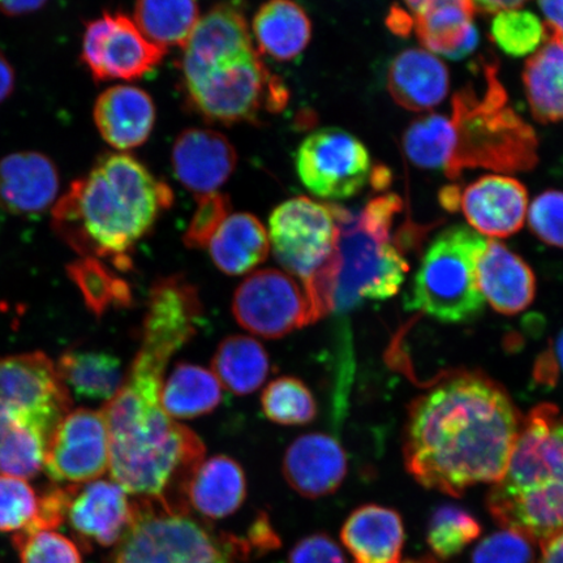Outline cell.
<instances>
[{
    "label": "cell",
    "instance_id": "6da1fadb",
    "mask_svg": "<svg viewBox=\"0 0 563 563\" xmlns=\"http://www.w3.org/2000/svg\"><path fill=\"white\" fill-rule=\"evenodd\" d=\"M522 419L495 379L449 373L408 407L406 468L422 487L453 497L495 484L508 468Z\"/></svg>",
    "mask_w": 563,
    "mask_h": 563
},
{
    "label": "cell",
    "instance_id": "7a4b0ae2",
    "mask_svg": "<svg viewBox=\"0 0 563 563\" xmlns=\"http://www.w3.org/2000/svg\"><path fill=\"white\" fill-rule=\"evenodd\" d=\"M164 375L133 362L121 389L106 404L109 471L130 496L167 511L188 512V484L206 456V445L162 408Z\"/></svg>",
    "mask_w": 563,
    "mask_h": 563
},
{
    "label": "cell",
    "instance_id": "3957f363",
    "mask_svg": "<svg viewBox=\"0 0 563 563\" xmlns=\"http://www.w3.org/2000/svg\"><path fill=\"white\" fill-rule=\"evenodd\" d=\"M174 202L172 188L129 154H108L55 203L54 229L84 257L130 271L131 253Z\"/></svg>",
    "mask_w": 563,
    "mask_h": 563
},
{
    "label": "cell",
    "instance_id": "277c9868",
    "mask_svg": "<svg viewBox=\"0 0 563 563\" xmlns=\"http://www.w3.org/2000/svg\"><path fill=\"white\" fill-rule=\"evenodd\" d=\"M338 223L334 262L309 290L320 319L350 311L362 300H385L404 285L405 251L393 236L404 209L396 194L375 197L362 210L333 206Z\"/></svg>",
    "mask_w": 563,
    "mask_h": 563
},
{
    "label": "cell",
    "instance_id": "5b68a950",
    "mask_svg": "<svg viewBox=\"0 0 563 563\" xmlns=\"http://www.w3.org/2000/svg\"><path fill=\"white\" fill-rule=\"evenodd\" d=\"M493 519L533 543L563 531V413L551 404L522 419L508 468L487 496Z\"/></svg>",
    "mask_w": 563,
    "mask_h": 563
},
{
    "label": "cell",
    "instance_id": "8992f818",
    "mask_svg": "<svg viewBox=\"0 0 563 563\" xmlns=\"http://www.w3.org/2000/svg\"><path fill=\"white\" fill-rule=\"evenodd\" d=\"M478 74L453 97V153L443 173L455 180L470 168L531 172L539 162L537 132L510 104L497 63L483 59Z\"/></svg>",
    "mask_w": 563,
    "mask_h": 563
},
{
    "label": "cell",
    "instance_id": "52a82bcc",
    "mask_svg": "<svg viewBox=\"0 0 563 563\" xmlns=\"http://www.w3.org/2000/svg\"><path fill=\"white\" fill-rule=\"evenodd\" d=\"M251 551L249 540L135 498L131 523L106 563H241Z\"/></svg>",
    "mask_w": 563,
    "mask_h": 563
},
{
    "label": "cell",
    "instance_id": "ba28073f",
    "mask_svg": "<svg viewBox=\"0 0 563 563\" xmlns=\"http://www.w3.org/2000/svg\"><path fill=\"white\" fill-rule=\"evenodd\" d=\"M487 241L467 227L440 232L428 245L410 294L407 311H417L443 323L474 320L484 311L485 300L477 285V263Z\"/></svg>",
    "mask_w": 563,
    "mask_h": 563
},
{
    "label": "cell",
    "instance_id": "9c48e42d",
    "mask_svg": "<svg viewBox=\"0 0 563 563\" xmlns=\"http://www.w3.org/2000/svg\"><path fill=\"white\" fill-rule=\"evenodd\" d=\"M181 74L189 106L208 122L258 123L265 115L279 114L290 97L256 47Z\"/></svg>",
    "mask_w": 563,
    "mask_h": 563
},
{
    "label": "cell",
    "instance_id": "30bf717a",
    "mask_svg": "<svg viewBox=\"0 0 563 563\" xmlns=\"http://www.w3.org/2000/svg\"><path fill=\"white\" fill-rule=\"evenodd\" d=\"M70 405L56 365L42 352L0 358V432L34 428L53 434Z\"/></svg>",
    "mask_w": 563,
    "mask_h": 563
},
{
    "label": "cell",
    "instance_id": "8fae6325",
    "mask_svg": "<svg viewBox=\"0 0 563 563\" xmlns=\"http://www.w3.org/2000/svg\"><path fill=\"white\" fill-rule=\"evenodd\" d=\"M267 235L278 263L307 288L333 263L338 241L334 208L295 197L273 210Z\"/></svg>",
    "mask_w": 563,
    "mask_h": 563
},
{
    "label": "cell",
    "instance_id": "7c38bea8",
    "mask_svg": "<svg viewBox=\"0 0 563 563\" xmlns=\"http://www.w3.org/2000/svg\"><path fill=\"white\" fill-rule=\"evenodd\" d=\"M232 314L246 332L276 340L319 321L305 284L290 273L263 269L236 288Z\"/></svg>",
    "mask_w": 563,
    "mask_h": 563
},
{
    "label": "cell",
    "instance_id": "4fadbf2b",
    "mask_svg": "<svg viewBox=\"0 0 563 563\" xmlns=\"http://www.w3.org/2000/svg\"><path fill=\"white\" fill-rule=\"evenodd\" d=\"M295 166L302 186L322 200H346L362 191L372 175L371 156L361 140L340 129H321L299 146Z\"/></svg>",
    "mask_w": 563,
    "mask_h": 563
},
{
    "label": "cell",
    "instance_id": "5bb4252c",
    "mask_svg": "<svg viewBox=\"0 0 563 563\" xmlns=\"http://www.w3.org/2000/svg\"><path fill=\"white\" fill-rule=\"evenodd\" d=\"M165 51L147 40L135 21L104 12L84 33L81 58L97 81L139 80L157 68Z\"/></svg>",
    "mask_w": 563,
    "mask_h": 563
},
{
    "label": "cell",
    "instance_id": "9a60e30c",
    "mask_svg": "<svg viewBox=\"0 0 563 563\" xmlns=\"http://www.w3.org/2000/svg\"><path fill=\"white\" fill-rule=\"evenodd\" d=\"M197 288L180 276L157 280L147 300L137 354L167 365L192 340L202 319Z\"/></svg>",
    "mask_w": 563,
    "mask_h": 563
},
{
    "label": "cell",
    "instance_id": "2e32d148",
    "mask_svg": "<svg viewBox=\"0 0 563 563\" xmlns=\"http://www.w3.org/2000/svg\"><path fill=\"white\" fill-rule=\"evenodd\" d=\"M44 468L56 483L97 481L109 470V433L102 412H68L48 441Z\"/></svg>",
    "mask_w": 563,
    "mask_h": 563
},
{
    "label": "cell",
    "instance_id": "e0dca14e",
    "mask_svg": "<svg viewBox=\"0 0 563 563\" xmlns=\"http://www.w3.org/2000/svg\"><path fill=\"white\" fill-rule=\"evenodd\" d=\"M133 516V499L121 485L93 481L68 485L66 518L70 528L86 543L117 545Z\"/></svg>",
    "mask_w": 563,
    "mask_h": 563
},
{
    "label": "cell",
    "instance_id": "ac0fdd59",
    "mask_svg": "<svg viewBox=\"0 0 563 563\" xmlns=\"http://www.w3.org/2000/svg\"><path fill=\"white\" fill-rule=\"evenodd\" d=\"M457 209L481 235L509 238L523 228L528 211L526 187L517 179L488 175L460 187Z\"/></svg>",
    "mask_w": 563,
    "mask_h": 563
},
{
    "label": "cell",
    "instance_id": "d6986e66",
    "mask_svg": "<svg viewBox=\"0 0 563 563\" xmlns=\"http://www.w3.org/2000/svg\"><path fill=\"white\" fill-rule=\"evenodd\" d=\"M230 141L211 130L189 129L176 139L172 162L176 178L197 196L217 192L236 167Z\"/></svg>",
    "mask_w": 563,
    "mask_h": 563
},
{
    "label": "cell",
    "instance_id": "ffe728a7",
    "mask_svg": "<svg viewBox=\"0 0 563 563\" xmlns=\"http://www.w3.org/2000/svg\"><path fill=\"white\" fill-rule=\"evenodd\" d=\"M347 456L332 435L309 433L295 440L284 457V476L306 498L332 495L346 477Z\"/></svg>",
    "mask_w": 563,
    "mask_h": 563
},
{
    "label": "cell",
    "instance_id": "44dd1931",
    "mask_svg": "<svg viewBox=\"0 0 563 563\" xmlns=\"http://www.w3.org/2000/svg\"><path fill=\"white\" fill-rule=\"evenodd\" d=\"M58 192V170L44 154L19 152L0 159V207L11 213H44Z\"/></svg>",
    "mask_w": 563,
    "mask_h": 563
},
{
    "label": "cell",
    "instance_id": "7402d4cb",
    "mask_svg": "<svg viewBox=\"0 0 563 563\" xmlns=\"http://www.w3.org/2000/svg\"><path fill=\"white\" fill-rule=\"evenodd\" d=\"M477 285L496 312L514 316L532 305L537 277L522 257L493 239L477 263Z\"/></svg>",
    "mask_w": 563,
    "mask_h": 563
},
{
    "label": "cell",
    "instance_id": "603a6c76",
    "mask_svg": "<svg viewBox=\"0 0 563 563\" xmlns=\"http://www.w3.org/2000/svg\"><path fill=\"white\" fill-rule=\"evenodd\" d=\"M255 48L242 7L223 2L199 20L183 46L181 69L200 68Z\"/></svg>",
    "mask_w": 563,
    "mask_h": 563
},
{
    "label": "cell",
    "instance_id": "cb8c5ba5",
    "mask_svg": "<svg viewBox=\"0 0 563 563\" xmlns=\"http://www.w3.org/2000/svg\"><path fill=\"white\" fill-rule=\"evenodd\" d=\"M156 117L152 97L132 86L111 87L98 97L95 104L98 132L106 143L122 152L146 143Z\"/></svg>",
    "mask_w": 563,
    "mask_h": 563
},
{
    "label": "cell",
    "instance_id": "d4e9b609",
    "mask_svg": "<svg viewBox=\"0 0 563 563\" xmlns=\"http://www.w3.org/2000/svg\"><path fill=\"white\" fill-rule=\"evenodd\" d=\"M386 87L400 108L415 112L431 110L449 93V69L432 53L407 48L387 68Z\"/></svg>",
    "mask_w": 563,
    "mask_h": 563
},
{
    "label": "cell",
    "instance_id": "484cf974",
    "mask_svg": "<svg viewBox=\"0 0 563 563\" xmlns=\"http://www.w3.org/2000/svg\"><path fill=\"white\" fill-rule=\"evenodd\" d=\"M341 539L356 563H399L405 545L404 520L396 510L364 505L346 519Z\"/></svg>",
    "mask_w": 563,
    "mask_h": 563
},
{
    "label": "cell",
    "instance_id": "4316f807",
    "mask_svg": "<svg viewBox=\"0 0 563 563\" xmlns=\"http://www.w3.org/2000/svg\"><path fill=\"white\" fill-rule=\"evenodd\" d=\"M475 11L471 0H432L415 13L412 26L427 51L462 59L477 46Z\"/></svg>",
    "mask_w": 563,
    "mask_h": 563
},
{
    "label": "cell",
    "instance_id": "83f0119b",
    "mask_svg": "<svg viewBox=\"0 0 563 563\" xmlns=\"http://www.w3.org/2000/svg\"><path fill=\"white\" fill-rule=\"evenodd\" d=\"M246 496L244 471L235 460L216 455L202 461L188 484L187 501L210 520L232 516L242 508Z\"/></svg>",
    "mask_w": 563,
    "mask_h": 563
},
{
    "label": "cell",
    "instance_id": "f1b7e54d",
    "mask_svg": "<svg viewBox=\"0 0 563 563\" xmlns=\"http://www.w3.org/2000/svg\"><path fill=\"white\" fill-rule=\"evenodd\" d=\"M260 54L290 62L306 51L312 37L311 19L295 0H267L252 21Z\"/></svg>",
    "mask_w": 563,
    "mask_h": 563
},
{
    "label": "cell",
    "instance_id": "f546056e",
    "mask_svg": "<svg viewBox=\"0 0 563 563\" xmlns=\"http://www.w3.org/2000/svg\"><path fill=\"white\" fill-rule=\"evenodd\" d=\"M269 235L264 224L250 213L231 214L209 243L210 257L229 276H242L269 255Z\"/></svg>",
    "mask_w": 563,
    "mask_h": 563
},
{
    "label": "cell",
    "instance_id": "4dcf8cb0",
    "mask_svg": "<svg viewBox=\"0 0 563 563\" xmlns=\"http://www.w3.org/2000/svg\"><path fill=\"white\" fill-rule=\"evenodd\" d=\"M523 86L540 123L563 121V37L547 30L545 44L526 62Z\"/></svg>",
    "mask_w": 563,
    "mask_h": 563
},
{
    "label": "cell",
    "instance_id": "1f68e13d",
    "mask_svg": "<svg viewBox=\"0 0 563 563\" xmlns=\"http://www.w3.org/2000/svg\"><path fill=\"white\" fill-rule=\"evenodd\" d=\"M221 386L213 372L200 365L180 363L162 386V408L172 419L203 417L220 406Z\"/></svg>",
    "mask_w": 563,
    "mask_h": 563
},
{
    "label": "cell",
    "instance_id": "d6a6232c",
    "mask_svg": "<svg viewBox=\"0 0 563 563\" xmlns=\"http://www.w3.org/2000/svg\"><path fill=\"white\" fill-rule=\"evenodd\" d=\"M56 371L67 389L70 387L80 399L109 402L124 383L119 358L102 351L66 352Z\"/></svg>",
    "mask_w": 563,
    "mask_h": 563
},
{
    "label": "cell",
    "instance_id": "836d02e7",
    "mask_svg": "<svg viewBox=\"0 0 563 563\" xmlns=\"http://www.w3.org/2000/svg\"><path fill=\"white\" fill-rule=\"evenodd\" d=\"M211 365L218 382L242 397L260 389L271 372L269 355L263 344L245 335L224 338Z\"/></svg>",
    "mask_w": 563,
    "mask_h": 563
},
{
    "label": "cell",
    "instance_id": "e575fe53",
    "mask_svg": "<svg viewBox=\"0 0 563 563\" xmlns=\"http://www.w3.org/2000/svg\"><path fill=\"white\" fill-rule=\"evenodd\" d=\"M200 20L197 0H136L135 24L154 45L185 46Z\"/></svg>",
    "mask_w": 563,
    "mask_h": 563
},
{
    "label": "cell",
    "instance_id": "d590c367",
    "mask_svg": "<svg viewBox=\"0 0 563 563\" xmlns=\"http://www.w3.org/2000/svg\"><path fill=\"white\" fill-rule=\"evenodd\" d=\"M453 125L440 114L421 117L408 126L404 150L408 159L428 170H445L453 153Z\"/></svg>",
    "mask_w": 563,
    "mask_h": 563
},
{
    "label": "cell",
    "instance_id": "8d00e7d4",
    "mask_svg": "<svg viewBox=\"0 0 563 563\" xmlns=\"http://www.w3.org/2000/svg\"><path fill=\"white\" fill-rule=\"evenodd\" d=\"M68 273L79 286L88 308L97 316L103 314L110 308L126 307L132 302L129 284L97 258L84 257L69 265Z\"/></svg>",
    "mask_w": 563,
    "mask_h": 563
},
{
    "label": "cell",
    "instance_id": "74e56055",
    "mask_svg": "<svg viewBox=\"0 0 563 563\" xmlns=\"http://www.w3.org/2000/svg\"><path fill=\"white\" fill-rule=\"evenodd\" d=\"M265 417L280 426H305L317 417V404L308 386L295 377H279L265 387Z\"/></svg>",
    "mask_w": 563,
    "mask_h": 563
},
{
    "label": "cell",
    "instance_id": "f35d334b",
    "mask_svg": "<svg viewBox=\"0 0 563 563\" xmlns=\"http://www.w3.org/2000/svg\"><path fill=\"white\" fill-rule=\"evenodd\" d=\"M482 533L473 514L455 505H443L432 514L427 541L431 551L442 560L453 559Z\"/></svg>",
    "mask_w": 563,
    "mask_h": 563
},
{
    "label": "cell",
    "instance_id": "ab89813d",
    "mask_svg": "<svg viewBox=\"0 0 563 563\" xmlns=\"http://www.w3.org/2000/svg\"><path fill=\"white\" fill-rule=\"evenodd\" d=\"M492 38L511 56L533 53L545 38V24L530 11L498 12L492 23Z\"/></svg>",
    "mask_w": 563,
    "mask_h": 563
},
{
    "label": "cell",
    "instance_id": "60d3db41",
    "mask_svg": "<svg viewBox=\"0 0 563 563\" xmlns=\"http://www.w3.org/2000/svg\"><path fill=\"white\" fill-rule=\"evenodd\" d=\"M41 512V496L21 478L0 475V532L32 530Z\"/></svg>",
    "mask_w": 563,
    "mask_h": 563
},
{
    "label": "cell",
    "instance_id": "b9f144b4",
    "mask_svg": "<svg viewBox=\"0 0 563 563\" xmlns=\"http://www.w3.org/2000/svg\"><path fill=\"white\" fill-rule=\"evenodd\" d=\"M12 541L21 563H82L74 541L55 531H21Z\"/></svg>",
    "mask_w": 563,
    "mask_h": 563
},
{
    "label": "cell",
    "instance_id": "7bdbcfd3",
    "mask_svg": "<svg viewBox=\"0 0 563 563\" xmlns=\"http://www.w3.org/2000/svg\"><path fill=\"white\" fill-rule=\"evenodd\" d=\"M534 543L525 534L504 530L489 534L475 548L473 563H534Z\"/></svg>",
    "mask_w": 563,
    "mask_h": 563
},
{
    "label": "cell",
    "instance_id": "ee69618b",
    "mask_svg": "<svg viewBox=\"0 0 563 563\" xmlns=\"http://www.w3.org/2000/svg\"><path fill=\"white\" fill-rule=\"evenodd\" d=\"M230 210L231 203L228 195L213 192L199 196L195 214L183 241L189 249H206L217 230L230 216Z\"/></svg>",
    "mask_w": 563,
    "mask_h": 563
},
{
    "label": "cell",
    "instance_id": "f6af8a7d",
    "mask_svg": "<svg viewBox=\"0 0 563 563\" xmlns=\"http://www.w3.org/2000/svg\"><path fill=\"white\" fill-rule=\"evenodd\" d=\"M528 227L533 235L548 245L563 250V192L545 191L537 197L527 211Z\"/></svg>",
    "mask_w": 563,
    "mask_h": 563
},
{
    "label": "cell",
    "instance_id": "bcb514c9",
    "mask_svg": "<svg viewBox=\"0 0 563 563\" xmlns=\"http://www.w3.org/2000/svg\"><path fill=\"white\" fill-rule=\"evenodd\" d=\"M288 563H347L340 545L327 533H314L292 548Z\"/></svg>",
    "mask_w": 563,
    "mask_h": 563
},
{
    "label": "cell",
    "instance_id": "7dc6e473",
    "mask_svg": "<svg viewBox=\"0 0 563 563\" xmlns=\"http://www.w3.org/2000/svg\"><path fill=\"white\" fill-rule=\"evenodd\" d=\"M560 372H563V330L555 340L553 349L540 357L534 368V378L543 385H554Z\"/></svg>",
    "mask_w": 563,
    "mask_h": 563
},
{
    "label": "cell",
    "instance_id": "c3c4849f",
    "mask_svg": "<svg viewBox=\"0 0 563 563\" xmlns=\"http://www.w3.org/2000/svg\"><path fill=\"white\" fill-rule=\"evenodd\" d=\"M538 3L544 13L547 30L563 37V0H538Z\"/></svg>",
    "mask_w": 563,
    "mask_h": 563
},
{
    "label": "cell",
    "instance_id": "681fc988",
    "mask_svg": "<svg viewBox=\"0 0 563 563\" xmlns=\"http://www.w3.org/2000/svg\"><path fill=\"white\" fill-rule=\"evenodd\" d=\"M48 0H0V12L9 16H23L38 11Z\"/></svg>",
    "mask_w": 563,
    "mask_h": 563
},
{
    "label": "cell",
    "instance_id": "f907efd6",
    "mask_svg": "<svg viewBox=\"0 0 563 563\" xmlns=\"http://www.w3.org/2000/svg\"><path fill=\"white\" fill-rule=\"evenodd\" d=\"M541 558L538 563H563V531L541 544Z\"/></svg>",
    "mask_w": 563,
    "mask_h": 563
},
{
    "label": "cell",
    "instance_id": "816d5d0a",
    "mask_svg": "<svg viewBox=\"0 0 563 563\" xmlns=\"http://www.w3.org/2000/svg\"><path fill=\"white\" fill-rule=\"evenodd\" d=\"M475 10L484 13H498L501 11L516 10L528 0H471Z\"/></svg>",
    "mask_w": 563,
    "mask_h": 563
},
{
    "label": "cell",
    "instance_id": "f5cc1de1",
    "mask_svg": "<svg viewBox=\"0 0 563 563\" xmlns=\"http://www.w3.org/2000/svg\"><path fill=\"white\" fill-rule=\"evenodd\" d=\"M13 87H15V73L10 62L0 53V103L11 96Z\"/></svg>",
    "mask_w": 563,
    "mask_h": 563
},
{
    "label": "cell",
    "instance_id": "db71d44e",
    "mask_svg": "<svg viewBox=\"0 0 563 563\" xmlns=\"http://www.w3.org/2000/svg\"><path fill=\"white\" fill-rule=\"evenodd\" d=\"M389 25L397 34H408L412 30V20L402 10H393Z\"/></svg>",
    "mask_w": 563,
    "mask_h": 563
},
{
    "label": "cell",
    "instance_id": "11a10c76",
    "mask_svg": "<svg viewBox=\"0 0 563 563\" xmlns=\"http://www.w3.org/2000/svg\"><path fill=\"white\" fill-rule=\"evenodd\" d=\"M405 2L415 13H417L422 9V7L427 5L429 2H432V0H405Z\"/></svg>",
    "mask_w": 563,
    "mask_h": 563
},
{
    "label": "cell",
    "instance_id": "9f6ffc18",
    "mask_svg": "<svg viewBox=\"0 0 563 563\" xmlns=\"http://www.w3.org/2000/svg\"><path fill=\"white\" fill-rule=\"evenodd\" d=\"M404 563H440L431 558L420 559V560H410Z\"/></svg>",
    "mask_w": 563,
    "mask_h": 563
}]
</instances>
